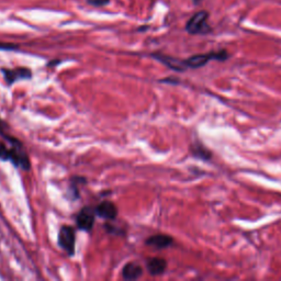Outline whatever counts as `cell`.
<instances>
[{"label": "cell", "mask_w": 281, "mask_h": 281, "mask_svg": "<svg viewBox=\"0 0 281 281\" xmlns=\"http://www.w3.org/2000/svg\"><path fill=\"white\" fill-rule=\"evenodd\" d=\"M156 60L160 61L161 63H164L165 65H167L169 68H172L174 71H177V72H183L184 69H187V66H186V63H184V61H179L177 60V58H174V57H171V56H165V55H153Z\"/></svg>", "instance_id": "obj_9"}, {"label": "cell", "mask_w": 281, "mask_h": 281, "mask_svg": "<svg viewBox=\"0 0 281 281\" xmlns=\"http://www.w3.org/2000/svg\"><path fill=\"white\" fill-rule=\"evenodd\" d=\"M174 243L173 238L165 234H157V235H153L151 238L146 241L147 245H150L152 247L162 249V248H167L172 245Z\"/></svg>", "instance_id": "obj_8"}, {"label": "cell", "mask_w": 281, "mask_h": 281, "mask_svg": "<svg viewBox=\"0 0 281 281\" xmlns=\"http://www.w3.org/2000/svg\"><path fill=\"white\" fill-rule=\"evenodd\" d=\"M18 46L12 45V44H0V50H7V51H11V50H17Z\"/></svg>", "instance_id": "obj_15"}, {"label": "cell", "mask_w": 281, "mask_h": 281, "mask_svg": "<svg viewBox=\"0 0 281 281\" xmlns=\"http://www.w3.org/2000/svg\"><path fill=\"white\" fill-rule=\"evenodd\" d=\"M95 212L98 217L105 220H113L118 216V209L115 204L110 201H103L98 204L97 208L95 209Z\"/></svg>", "instance_id": "obj_7"}, {"label": "cell", "mask_w": 281, "mask_h": 281, "mask_svg": "<svg viewBox=\"0 0 281 281\" xmlns=\"http://www.w3.org/2000/svg\"><path fill=\"white\" fill-rule=\"evenodd\" d=\"M0 159L9 160L10 159V150L7 149V146L0 142Z\"/></svg>", "instance_id": "obj_13"}, {"label": "cell", "mask_w": 281, "mask_h": 281, "mask_svg": "<svg viewBox=\"0 0 281 281\" xmlns=\"http://www.w3.org/2000/svg\"><path fill=\"white\" fill-rule=\"evenodd\" d=\"M192 154L195 155V156L201 158V159H209L211 157V153L205 149V147L201 144H195L192 146Z\"/></svg>", "instance_id": "obj_12"}, {"label": "cell", "mask_w": 281, "mask_h": 281, "mask_svg": "<svg viewBox=\"0 0 281 281\" xmlns=\"http://www.w3.org/2000/svg\"><path fill=\"white\" fill-rule=\"evenodd\" d=\"M209 13L205 10L196 12L186 25V31L190 34H206L211 31V28L208 25Z\"/></svg>", "instance_id": "obj_3"}, {"label": "cell", "mask_w": 281, "mask_h": 281, "mask_svg": "<svg viewBox=\"0 0 281 281\" xmlns=\"http://www.w3.org/2000/svg\"><path fill=\"white\" fill-rule=\"evenodd\" d=\"M95 210H92L90 206H86L77 214L76 223L81 231L89 232L92 230L95 224Z\"/></svg>", "instance_id": "obj_5"}, {"label": "cell", "mask_w": 281, "mask_h": 281, "mask_svg": "<svg viewBox=\"0 0 281 281\" xmlns=\"http://www.w3.org/2000/svg\"><path fill=\"white\" fill-rule=\"evenodd\" d=\"M143 275V269L138 264L130 263L124 266L122 276L125 280H136Z\"/></svg>", "instance_id": "obj_11"}, {"label": "cell", "mask_w": 281, "mask_h": 281, "mask_svg": "<svg viewBox=\"0 0 281 281\" xmlns=\"http://www.w3.org/2000/svg\"><path fill=\"white\" fill-rule=\"evenodd\" d=\"M86 3L92 7H103L107 6L110 3V0H86Z\"/></svg>", "instance_id": "obj_14"}, {"label": "cell", "mask_w": 281, "mask_h": 281, "mask_svg": "<svg viewBox=\"0 0 281 281\" xmlns=\"http://www.w3.org/2000/svg\"><path fill=\"white\" fill-rule=\"evenodd\" d=\"M5 79L8 84L16 83L19 79H29L32 77V73L29 68L18 67L14 69H3Z\"/></svg>", "instance_id": "obj_6"}, {"label": "cell", "mask_w": 281, "mask_h": 281, "mask_svg": "<svg viewBox=\"0 0 281 281\" xmlns=\"http://www.w3.org/2000/svg\"><path fill=\"white\" fill-rule=\"evenodd\" d=\"M4 138H6L11 145L10 149V161L14 166H17L19 168H22L24 171H29L30 169V159H29V156L27 152L24 149V145L18 140L16 137L9 136V135H5Z\"/></svg>", "instance_id": "obj_1"}, {"label": "cell", "mask_w": 281, "mask_h": 281, "mask_svg": "<svg viewBox=\"0 0 281 281\" xmlns=\"http://www.w3.org/2000/svg\"><path fill=\"white\" fill-rule=\"evenodd\" d=\"M228 58V53L225 50H221L218 52H210L208 54H198L189 57L188 60L184 61L187 68H200L202 66L208 64L212 60L217 61H226Z\"/></svg>", "instance_id": "obj_2"}, {"label": "cell", "mask_w": 281, "mask_h": 281, "mask_svg": "<svg viewBox=\"0 0 281 281\" xmlns=\"http://www.w3.org/2000/svg\"><path fill=\"white\" fill-rule=\"evenodd\" d=\"M147 270L153 276H159L166 270L167 263L162 258H151L147 261Z\"/></svg>", "instance_id": "obj_10"}, {"label": "cell", "mask_w": 281, "mask_h": 281, "mask_svg": "<svg viewBox=\"0 0 281 281\" xmlns=\"http://www.w3.org/2000/svg\"><path fill=\"white\" fill-rule=\"evenodd\" d=\"M58 245H60L69 256L75 253V232L69 225L62 226L58 233Z\"/></svg>", "instance_id": "obj_4"}]
</instances>
